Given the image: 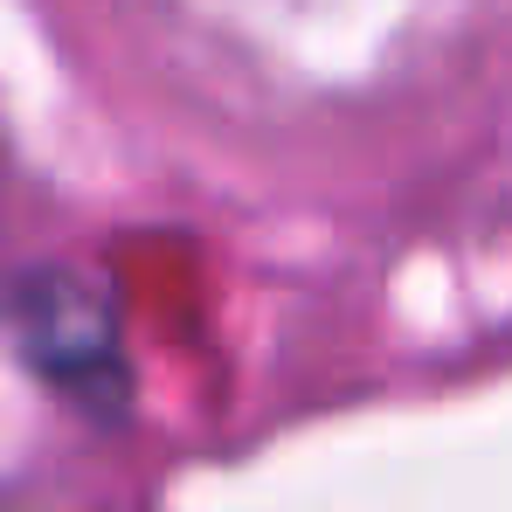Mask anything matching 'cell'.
<instances>
[{
  "label": "cell",
  "mask_w": 512,
  "mask_h": 512,
  "mask_svg": "<svg viewBox=\"0 0 512 512\" xmlns=\"http://www.w3.org/2000/svg\"><path fill=\"white\" fill-rule=\"evenodd\" d=\"M14 326L21 353L35 360V374L77 402L118 409L125 402V346H118V312L111 298L77 277V270H35L14 298Z\"/></svg>",
  "instance_id": "1"
}]
</instances>
